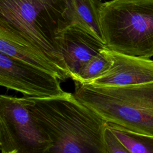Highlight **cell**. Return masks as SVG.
Returning <instances> with one entry per match:
<instances>
[{
	"mask_svg": "<svg viewBox=\"0 0 153 153\" xmlns=\"http://www.w3.org/2000/svg\"><path fill=\"white\" fill-rule=\"evenodd\" d=\"M54 75L0 53V84L34 99L51 98L68 92Z\"/></svg>",
	"mask_w": 153,
	"mask_h": 153,
	"instance_id": "cell-6",
	"label": "cell"
},
{
	"mask_svg": "<svg viewBox=\"0 0 153 153\" xmlns=\"http://www.w3.org/2000/svg\"><path fill=\"white\" fill-rule=\"evenodd\" d=\"M97 0H65L63 14L66 25L76 27L105 45L99 19Z\"/></svg>",
	"mask_w": 153,
	"mask_h": 153,
	"instance_id": "cell-10",
	"label": "cell"
},
{
	"mask_svg": "<svg viewBox=\"0 0 153 153\" xmlns=\"http://www.w3.org/2000/svg\"><path fill=\"white\" fill-rule=\"evenodd\" d=\"M54 41L73 81L76 79L84 65L105 47L88 33L70 25L59 29Z\"/></svg>",
	"mask_w": 153,
	"mask_h": 153,
	"instance_id": "cell-7",
	"label": "cell"
},
{
	"mask_svg": "<svg viewBox=\"0 0 153 153\" xmlns=\"http://www.w3.org/2000/svg\"><path fill=\"white\" fill-rule=\"evenodd\" d=\"M51 145L32 116L25 97L0 96L1 153H44Z\"/></svg>",
	"mask_w": 153,
	"mask_h": 153,
	"instance_id": "cell-5",
	"label": "cell"
},
{
	"mask_svg": "<svg viewBox=\"0 0 153 153\" xmlns=\"http://www.w3.org/2000/svg\"><path fill=\"white\" fill-rule=\"evenodd\" d=\"M105 50L112 61L111 66L90 84L117 87L153 82V60L118 53L106 47Z\"/></svg>",
	"mask_w": 153,
	"mask_h": 153,
	"instance_id": "cell-9",
	"label": "cell"
},
{
	"mask_svg": "<svg viewBox=\"0 0 153 153\" xmlns=\"http://www.w3.org/2000/svg\"><path fill=\"white\" fill-rule=\"evenodd\" d=\"M105 141L107 153H131L117 138L108 126L105 131Z\"/></svg>",
	"mask_w": 153,
	"mask_h": 153,
	"instance_id": "cell-13",
	"label": "cell"
},
{
	"mask_svg": "<svg viewBox=\"0 0 153 153\" xmlns=\"http://www.w3.org/2000/svg\"><path fill=\"white\" fill-rule=\"evenodd\" d=\"M25 98L33 119L51 140L44 153H107L108 123L74 94Z\"/></svg>",
	"mask_w": 153,
	"mask_h": 153,
	"instance_id": "cell-1",
	"label": "cell"
},
{
	"mask_svg": "<svg viewBox=\"0 0 153 153\" xmlns=\"http://www.w3.org/2000/svg\"><path fill=\"white\" fill-rule=\"evenodd\" d=\"M74 95L108 124L153 136V82L108 87L74 81Z\"/></svg>",
	"mask_w": 153,
	"mask_h": 153,
	"instance_id": "cell-2",
	"label": "cell"
},
{
	"mask_svg": "<svg viewBox=\"0 0 153 153\" xmlns=\"http://www.w3.org/2000/svg\"><path fill=\"white\" fill-rule=\"evenodd\" d=\"M0 53L54 75L60 80L68 79L39 47L1 17Z\"/></svg>",
	"mask_w": 153,
	"mask_h": 153,
	"instance_id": "cell-8",
	"label": "cell"
},
{
	"mask_svg": "<svg viewBox=\"0 0 153 153\" xmlns=\"http://www.w3.org/2000/svg\"><path fill=\"white\" fill-rule=\"evenodd\" d=\"M109 128L131 153H153V136L135 133L121 127L108 124Z\"/></svg>",
	"mask_w": 153,
	"mask_h": 153,
	"instance_id": "cell-11",
	"label": "cell"
},
{
	"mask_svg": "<svg viewBox=\"0 0 153 153\" xmlns=\"http://www.w3.org/2000/svg\"><path fill=\"white\" fill-rule=\"evenodd\" d=\"M105 48L84 65L76 79L74 81L90 83L109 69L112 61L106 53Z\"/></svg>",
	"mask_w": 153,
	"mask_h": 153,
	"instance_id": "cell-12",
	"label": "cell"
},
{
	"mask_svg": "<svg viewBox=\"0 0 153 153\" xmlns=\"http://www.w3.org/2000/svg\"><path fill=\"white\" fill-rule=\"evenodd\" d=\"M99 12L106 48L153 57V0H111L101 2Z\"/></svg>",
	"mask_w": 153,
	"mask_h": 153,
	"instance_id": "cell-3",
	"label": "cell"
},
{
	"mask_svg": "<svg viewBox=\"0 0 153 153\" xmlns=\"http://www.w3.org/2000/svg\"><path fill=\"white\" fill-rule=\"evenodd\" d=\"M97 1H100V2H101V1H102V0H97Z\"/></svg>",
	"mask_w": 153,
	"mask_h": 153,
	"instance_id": "cell-14",
	"label": "cell"
},
{
	"mask_svg": "<svg viewBox=\"0 0 153 153\" xmlns=\"http://www.w3.org/2000/svg\"><path fill=\"white\" fill-rule=\"evenodd\" d=\"M65 8V0H0V17L39 47L70 78L54 41L56 32L66 26Z\"/></svg>",
	"mask_w": 153,
	"mask_h": 153,
	"instance_id": "cell-4",
	"label": "cell"
}]
</instances>
